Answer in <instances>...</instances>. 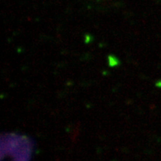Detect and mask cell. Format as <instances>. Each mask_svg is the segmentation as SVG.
I'll use <instances>...</instances> for the list:
<instances>
[{
  "instance_id": "6da1fadb",
  "label": "cell",
  "mask_w": 161,
  "mask_h": 161,
  "mask_svg": "<svg viewBox=\"0 0 161 161\" xmlns=\"http://www.w3.org/2000/svg\"><path fill=\"white\" fill-rule=\"evenodd\" d=\"M32 145L26 137L6 134L2 137V161H30Z\"/></svg>"
}]
</instances>
